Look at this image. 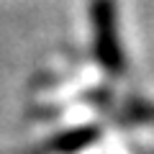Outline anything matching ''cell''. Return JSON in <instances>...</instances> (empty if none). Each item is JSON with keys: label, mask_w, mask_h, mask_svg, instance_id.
Returning <instances> with one entry per match:
<instances>
[{"label": "cell", "mask_w": 154, "mask_h": 154, "mask_svg": "<svg viewBox=\"0 0 154 154\" xmlns=\"http://www.w3.org/2000/svg\"><path fill=\"white\" fill-rule=\"evenodd\" d=\"M90 21H93V49L95 59L110 75H121L126 69L121 41H118V16L113 0H93L90 3Z\"/></svg>", "instance_id": "obj_1"}, {"label": "cell", "mask_w": 154, "mask_h": 154, "mask_svg": "<svg viewBox=\"0 0 154 154\" xmlns=\"http://www.w3.org/2000/svg\"><path fill=\"white\" fill-rule=\"evenodd\" d=\"M93 139H95V131H93V128H77V131L62 136L59 144H57V149H62V152H77V149L88 146Z\"/></svg>", "instance_id": "obj_2"}]
</instances>
